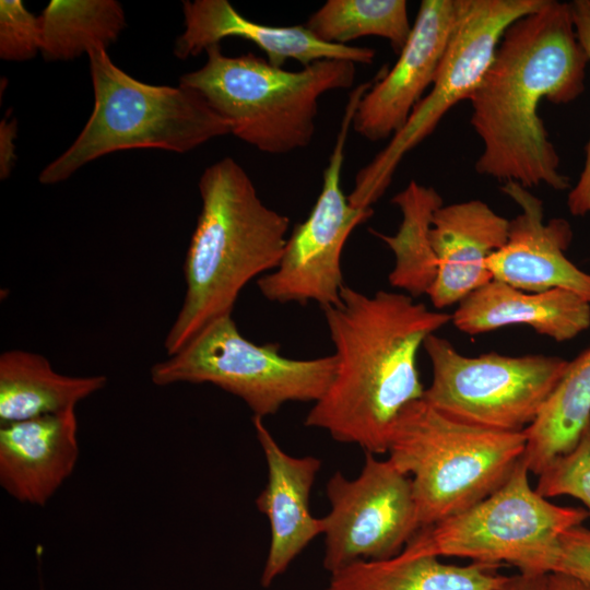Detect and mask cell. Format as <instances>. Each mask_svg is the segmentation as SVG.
I'll use <instances>...</instances> for the list:
<instances>
[{
  "label": "cell",
  "mask_w": 590,
  "mask_h": 590,
  "mask_svg": "<svg viewBox=\"0 0 590 590\" xmlns=\"http://www.w3.org/2000/svg\"><path fill=\"white\" fill-rule=\"evenodd\" d=\"M40 52L48 61L72 60L115 43L127 26L116 0H51L42 12Z\"/></svg>",
  "instance_id": "cb8c5ba5"
},
{
  "label": "cell",
  "mask_w": 590,
  "mask_h": 590,
  "mask_svg": "<svg viewBox=\"0 0 590 590\" xmlns=\"http://www.w3.org/2000/svg\"><path fill=\"white\" fill-rule=\"evenodd\" d=\"M463 0H423L411 34L389 72L364 94L353 128L369 141L392 138L406 123L438 73Z\"/></svg>",
  "instance_id": "4fadbf2b"
},
{
  "label": "cell",
  "mask_w": 590,
  "mask_h": 590,
  "mask_svg": "<svg viewBox=\"0 0 590 590\" xmlns=\"http://www.w3.org/2000/svg\"><path fill=\"white\" fill-rule=\"evenodd\" d=\"M75 409L1 425L0 484L15 500L44 506L79 459Z\"/></svg>",
  "instance_id": "ac0fdd59"
},
{
  "label": "cell",
  "mask_w": 590,
  "mask_h": 590,
  "mask_svg": "<svg viewBox=\"0 0 590 590\" xmlns=\"http://www.w3.org/2000/svg\"><path fill=\"white\" fill-rule=\"evenodd\" d=\"M184 32L174 54L179 59L200 55L227 37H239L257 45L268 61L282 68L287 60L307 67L319 60H346L370 64L376 51L369 47L335 45L320 40L305 25L271 26L246 19L227 0L184 1Z\"/></svg>",
  "instance_id": "2e32d148"
},
{
  "label": "cell",
  "mask_w": 590,
  "mask_h": 590,
  "mask_svg": "<svg viewBox=\"0 0 590 590\" xmlns=\"http://www.w3.org/2000/svg\"><path fill=\"white\" fill-rule=\"evenodd\" d=\"M523 458L508 479L473 506L421 528L400 553L456 556L545 576L554 570L558 543L589 517L582 508L555 505L530 486Z\"/></svg>",
  "instance_id": "52a82bcc"
},
{
  "label": "cell",
  "mask_w": 590,
  "mask_h": 590,
  "mask_svg": "<svg viewBox=\"0 0 590 590\" xmlns=\"http://www.w3.org/2000/svg\"><path fill=\"white\" fill-rule=\"evenodd\" d=\"M508 229L507 219L476 199L442 204L434 213L429 237L438 272L427 295L437 309L493 280L486 263L506 244Z\"/></svg>",
  "instance_id": "e0dca14e"
},
{
  "label": "cell",
  "mask_w": 590,
  "mask_h": 590,
  "mask_svg": "<svg viewBox=\"0 0 590 590\" xmlns=\"http://www.w3.org/2000/svg\"><path fill=\"white\" fill-rule=\"evenodd\" d=\"M334 354L296 359L276 343L256 344L238 330L232 315L204 326L178 352L151 367L160 387L179 382L211 384L241 399L263 418L287 402H317L332 382Z\"/></svg>",
  "instance_id": "ba28073f"
},
{
  "label": "cell",
  "mask_w": 590,
  "mask_h": 590,
  "mask_svg": "<svg viewBox=\"0 0 590 590\" xmlns=\"http://www.w3.org/2000/svg\"><path fill=\"white\" fill-rule=\"evenodd\" d=\"M199 191L202 208L184 264L185 298L164 341L168 356L212 320L232 315L246 284L279 266L287 241L290 219L261 201L234 158L208 166Z\"/></svg>",
  "instance_id": "3957f363"
},
{
  "label": "cell",
  "mask_w": 590,
  "mask_h": 590,
  "mask_svg": "<svg viewBox=\"0 0 590 590\" xmlns=\"http://www.w3.org/2000/svg\"><path fill=\"white\" fill-rule=\"evenodd\" d=\"M371 85L362 83L351 92L317 201L308 217L287 237L279 266L257 281L263 297L271 302H315L321 309L340 302L345 285L341 269L343 247L352 231L374 213L373 209L351 205L341 187L349 131L358 103Z\"/></svg>",
  "instance_id": "8fae6325"
},
{
  "label": "cell",
  "mask_w": 590,
  "mask_h": 590,
  "mask_svg": "<svg viewBox=\"0 0 590 590\" xmlns=\"http://www.w3.org/2000/svg\"><path fill=\"white\" fill-rule=\"evenodd\" d=\"M590 59L570 3L545 0L504 32L493 61L469 99L471 125L483 143L477 174L524 188H570L538 110L543 101L567 104L585 90Z\"/></svg>",
  "instance_id": "6da1fadb"
},
{
  "label": "cell",
  "mask_w": 590,
  "mask_h": 590,
  "mask_svg": "<svg viewBox=\"0 0 590 590\" xmlns=\"http://www.w3.org/2000/svg\"><path fill=\"white\" fill-rule=\"evenodd\" d=\"M16 120L3 118L0 122V178L7 179L16 160L15 144Z\"/></svg>",
  "instance_id": "f546056e"
},
{
  "label": "cell",
  "mask_w": 590,
  "mask_h": 590,
  "mask_svg": "<svg viewBox=\"0 0 590 590\" xmlns=\"http://www.w3.org/2000/svg\"><path fill=\"white\" fill-rule=\"evenodd\" d=\"M534 489L545 498L565 495L579 499L590 517V420L575 447L539 474Z\"/></svg>",
  "instance_id": "484cf974"
},
{
  "label": "cell",
  "mask_w": 590,
  "mask_h": 590,
  "mask_svg": "<svg viewBox=\"0 0 590 590\" xmlns=\"http://www.w3.org/2000/svg\"><path fill=\"white\" fill-rule=\"evenodd\" d=\"M590 420V349L568 362L536 420L526 428L523 460L539 475L570 451Z\"/></svg>",
  "instance_id": "7402d4cb"
},
{
  "label": "cell",
  "mask_w": 590,
  "mask_h": 590,
  "mask_svg": "<svg viewBox=\"0 0 590 590\" xmlns=\"http://www.w3.org/2000/svg\"><path fill=\"white\" fill-rule=\"evenodd\" d=\"M252 424L268 469L267 484L256 498L257 509L268 518L271 531L260 580L268 588L315 538L323 534V520L312 516L309 505L321 461L285 452L263 418L253 416Z\"/></svg>",
  "instance_id": "9a60e30c"
},
{
  "label": "cell",
  "mask_w": 590,
  "mask_h": 590,
  "mask_svg": "<svg viewBox=\"0 0 590 590\" xmlns=\"http://www.w3.org/2000/svg\"><path fill=\"white\" fill-rule=\"evenodd\" d=\"M524 432H496L441 414L423 399L397 417L389 460L411 476L421 528L473 506L508 479L526 450Z\"/></svg>",
  "instance_id": "8992f818"
},
{
  "label": "cell",
  "mask_w": 590,
  "mask_h": 590,
  "mask_svg": "<svg viewBox=\"0 0 590 590\" xmlns=\"http://www.w3.org/2000/svg\"><path fill=\"white\" fill-rule=\"evenodd\" d=\"M435 556L361 560L330 575L327 590H495L508 579L495 565L444 564Z\"/></svg>",
  "instance_id": "44dd1931"
},
{
  "label": "cell",
  "mask_w": 590,
  "mask_h": 590,
  "mask_svg": "<svg viewBox=\"0 0 590 590\" xmlns=\"http://www.w3.org/2000/svg\"><path fill=\"white\" fill-rule=\"evenodd\" d=\"M545 0H463L461 13L429 92L404 127L355 176L351 205L371 209L403 157L437 128L458 103L470 99L489 68L504 32Z\"/></svg>",
  "instance_id": "30bf717a"
},
{
  "label": "cell",
  "mask_w": 590,
  "mask_h": 590,
  "mask_svg": "<svg viewBox=\"0 0 590 590\" xmlns=\"http://www.w3.org/2000/svg\"><path fill=\"white\" fill-rule=\"evenodd\" d=\"M451 321L468 334L527 324L539 334L563 342L590 327V303L562 288L531 293L493 279L458 304Z\"/></svg>",
  "instance_id": "d6986e66"
},
{
  "label": "cell",
  "mask_w": 590,
  "mask_h": 590,
  "mask_svg": "<svg viewBox=\"0 0 590 590\" xmlns=\"http://www.w3.org/2000/svg\"><path fill=\"white\" fill-rule=\"evenodd\" d=\"M423 349L433 377L422 399L449 418L496 432L528 428L568 365L544 354L465 356L435 333Z\"/></svg>",
  "instance_id": "9c48e42d"
},
{
  "label": "cell",
  "mask_w": 590,
  "mask_h": 590,
  "mask_svg": "<svg viewBox=\"0 0 590 590\" xmlns=\"http://www.w3.org/2000/svg\"><path fill=\"white\" fill-rule=\"evenodd\" d=\"M106 384L103 375L60 374L42 354L5 351L0 356V424L75 409Z\"/></svg>",
  "instance_id": "ffe728a7"
},
{
  "label": "cell",
  "mask_w": 590,
  "mask_h": 590,
  "mask_svg": "<svg viewBox=\"0 0 590 590\" xmlns=\"http://www.w3.org/2000/svg\"><path fill=\"white\" fill-rule=\"evenodd\" d=\"M205 52V63L182 74L179 85L201 94L229 123L231 134L273 155L308 146L319 98L353 86L356 76V64L346 60H319L288 71L252 52L226 56L220 44Z\"/></svg>",
  "instance_id": "277c9868"
},
{
  "label": "cell",
  "mask_w": 590,
  "mask_h": 590,
  "mask_svg": "<svg viewBox=\"0 0 590 590\" xmlns=\"http://www.w3.org/2000/svg\"><path fill=\"white\" fill-rule=\"evenodd\" d=\"M391 202L402 214L397 233L386 235L370 231L394 255L396 263L389 273V283L411 297L427 295L438 272L429 232L434 213L444 204L442 198L433 187L411 180Z\"/></svg>",
  "instance_id": "603a6c76"
},
{
  "label": "cell",
  "mask_w": 590,
  "mask_h": 590,
  "mask_svg": "<svg viewBox=\"0 0 590 590\" xmlns=\"http://www.w3.org/2000/svg\"><path fill=\"white\" fill-rule=\"evenodd\" d=\"M334 345L337 370L305 418L333 439L386 453L392 426L424 387L417 369L425 339L451 321L408 294L366 295L344 285L340 302L322 308Z\"/></svg>",
  "instance_id": "7a4b0ae2"
},
{
  "label": "cell",
  "mask_w": 590,
  "mask_h": 590,
  "mask_svg": "<svg viewBox=\"0 0 590 590\" xmlns=\"http://www.w3.org/2000/svg\"><path fill=\"white\" fill-rule=\"evenodd\" d=\"M323 567L331 574L361 560L399 555L421 529L411 476L365 452L355 479L337 471L327 482Z\"/></svg>",
  "instance_id": "7c38bea8"
},
{
  "label": "cell",
  "mask_w": 590,
  "mask_h": 590,
  "mask_svg": "<svg viewBox=\"0 0 590 590\" xmlns=\"http://www.w3.org/2000/svg\"><path fill=\"white\" fill-rule=\"evenodd\" d=\"M570 3L577 37L590 59V0H574ZM567 208L571 215L590 214V139L586 146L583 168L567 198Z\"/></svg>",
  "instance_id": "83f0119b"
},
{
  "label": "cell",
  "mask_w": 590,
  "mask_h": 590,
  "mask_svg": "<svg viewBox=\"0 0 590 590\" xmlns=\"http://www.w3.org/2000/svg\"><path fill=\"white\" fill-rule=\"evenodd\" d=\"M553 573L570 576L590 588V529L582 524L559 539Z\"/></svg>",
  "instance_id": "f1b7e54d"
},
{
  "label": "cell",
  "mask_w": 590,
  "mask_h": 590,
  "mask_svg": "<svg viewBox=\"0 0 590 590\" xmlns=\"http://www.w3.org/2000/svg\"><path fill=\"white\" fill-rule=\"evenodd\" d=\"M545 590H590V588L570 576L551 573L546 575Z\"/></svg>",
  "instance_id": "1f68e13d"
},
{
  "label": "cell",
  "mask_w": 590,
  "mask_h": 590,
  "mask_svg": "<svg viewBox=\"0 0 590 590\" xmlns=\"http://www.w3.org/2000/svg\"><path fill=\"white\" fill-rule=\"evenodd\" d=\"M545 576L518 574L508 579L495 590H545Z\"/></svg>",
  "instance_id": "4dcf8cb0"
},
{
  "label": "cell",
  "mask_w": 590,
  "mask_h": 590,
  "mask_svg": "<svg viewBox=\"0 0 590 590\" xmlns=\"http://www.w3.org/2000/svg\"><path fill=\"white\" fill-rule=\"evenodd\" d=\"M305 26L320 40L335 45L363 36H378L400 54L412 25L405 0H328Z\"/></svg>",
  "instance_id": "d4e9b609"
},
{
  "label": "cell",
  "mask_w": 590,
  "mask_h": 590,
  "mask_svg": "<svg viewBox=\"0 0 590 590\" xmlns=\"http://www.w3.org/2000/svg\"><path fill=\"white\" fill-rule=\"evenodd\" d=\"M42 48L40 16L30 12L21 0L0 1V58L24 61Z\"/></svg>",
  "instance_id": "4316f807"
},
{
  "label": "cell",
  "mask_w": 590,
  "mask_h": 590,
  "mask_svg": "<svg viewBox=\"0 0 590 590\" xmlns=\"http://www.w3.org/2000/svg\"><path fill=\"white\" fill-rule=\"evenodd\" d=\"M87 57L93 111L74 142L40 172V184L67 180L82 166L116 151L186 153L231 134L229 123L198 92L139 81L116 66L106 49H94Z\"/></svg>",
  "instance_id": "5b68a950"
},
{
  "label": "cell",
  "mask_w": 590,
  "mask_h": 590,
  "mask_svg": "<svg viewBox=\"0 0 590 590\" xmlns=\"http://www.w3.org/2000/svg\"><path fill=\"white\" fill-rule=\"evenodd\" d=\"M500 190L520 213L509 221L506 244L487 260L493 279L531 293L562 288L590 303V274L565 256L573 237L569 223L545 222L542 200L516 181L504 182Z\"/></svg>",
  "instance_id": "5bb4252c"
}]
</instances>
